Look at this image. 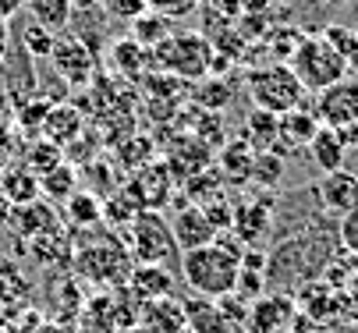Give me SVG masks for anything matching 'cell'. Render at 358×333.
I'll list each match as a JSON object with an SVG mask.
<instances>
[{"instance_id": "26", "label": "cell", "mask_w": 358, "mask_h": 333, "mask_svg": "<svg viewBox=\"0 0 358 333\" xmlns=\"http://www.w3.org/2000/svg\"><path fill=\"white\" fill-rule=\"evenodd\" d=\"M29 15L57 36V32H64L71 25L75 4H71V0H29Z\"/></svg>"}, {"instance_id": "14", "label": "cell", "mask_w": 358, "mask_h": 333, "mask_svg": "<svg viewBox=\"0 0 358 333\" xmlns=\"http://www.w3.org/2000/svg\"><path fill=\"white\" fill-rule=\"evenodd\" d=\"M124 192L138 202V209H160L171 199V167L164 163H145Z\"/></svg>"}, {"instance_id": "5", "label": "cell", "mask_w": 358, "mask_h": 333, "mask_svg": "<svg viewBox=\"0 0 358 333\" xmlns=\"http://www.w3.org/2000/svg\"><path fill=\"white\" fill-rule=\"evenodd\" d=\"M248 96H252V107L280 117L305 103V85L298 82V75L291 71L287 61H273V64L248 71Z\"/></svg>"}, {"instance_id": "7", "label": "cell", "mask_w": 358, "mask_h": 333, "mask_svg": "<svg viewBox=\"0 0 358 333\" xmlns=\"http://www.w3.org/2000/svg\"><path fill=\"white\" fill-rule=\"evenodd\" d=\"M313 110H316L323 128L341 131V128L355 124L358 121V78L348 75V78L327 85L323 92H316V107Z\"/></svg>"}, {"instance_id": "25", "label": "cell", "mask_w": 358, "mask_h": 333, "mask_svg": "<svg viewBox=\"0 0 358 333\" xmlns=\"http://www.w3.org/2000/svg\"><path fill=\"white\" fill-rule=\"evenodd\" d=\"M75 192H78V174H75L71 163H57V167H50L46 174H39V195L68 202Z\"/></svg>"}, {"instance_id": "23", "label": "cell", "mask_w": 358, "mask_h": 333, "mask_svg": "<svg viewBox=\"0 0 358 333\" xmlns=\"http://www.w3.org/2000/svg\"><path fill=\"white\" fill-rule=\"evenodd\" d=\"M0 192L8 195V202L15 206H29L39 199V177L29 167H8L0 174Z\"/></svg>"}, {"instance_id": "38", "label": "cell", "mask_w": 358, "mask_h": 333, "mask_svg": "<svg viewBox=\"0 0 358 333\" xmlns=\"http://www.w3.org/2000/svg\"><path fill=\"white\" fill-rule=\"evenodd\" d=\"M149 11H157V15H164V18L174 22V18L195 11V0H149Z\"/></svg>"}, {"instance_id": "21", "label": "cell", "mask_w": 358, "mask_h": 333, "mask_svg": "<svg viewBox=\"0 0 358 333\" xmlns=\"http://www.w3.org/2000/svg\"><path fill=\"white\" fill-rule=\"evenodd\" d=\"M305 149H309V160H313V167H316L320 174H334V170H341L344 160H348V146H344L341 131L323 128V124H320V131L313 135V142H309Z\"/></svg>"}, {"instance_id": "8", "label": "cell", "mask_w": 358, "mask_h": 333, "mask_svg": "<svg viewBox=\"0 0 358 333\" xmlns=\"http://www.w3.org/2000/svg\"><path fill=\"white\" fill-rule=\"evenodd\" d=\"M273 206L277 199L270 192H259L255 199H241L234 202V220H231V234L238 237V242L245 249H252L255 242H263L270 223H273Z\"/></svg>"}, {"instance_id": "27", "label": "cell", "mask_w": 358, "mask_h": 333, "mask_svg": "<svg viewBox=\"0 0 358 333\" xmlns=\"http://www.w3.org/2000/svg\"><path fill=\"white\" fill-rule=\"evenodd\" d=\"M18 43H22V54L25 57H50V54H54V46H57V36L29 15L18 25Z\"/></svg>"}, {"instance_id": "15", "label": "cell", "mask_w": 358, "mask_h": 333, "mask_svg": "<svg viewBox=\"0 0 358 333\" xmlns=\"http://www.w3.org/2000/svg\"><path fill=\"white\" fill-rule=\"evenodd\" d=\"M185 319H188L192 333H248L245 326L227 319V312L220 309L217 298H202V295L185 302Z\"/></svg>"}, {"instance_id": "32", "label": "cell", "mask_w": 358, "mask_h": 333, "mask_svg": "<svg viewBox=\"0 0 358 333\" xmlns=\"http://www.w3.org/2000/svg\"><path fill=\"white\" fill-rule=\"evenodd\" d=\"M252 181L263 188V192H273V188L284 181V156L273 153V149H263L255 153V163H252Z\"/></svg>"}, {"instance_id": "2", "label": "cell", "mask_w": 358, "mask_h": 333, "mask_svg": "<svg viewBox=\"0 0 358 333\" xmlns=\"http://www.w3.org/2000/svg\"><path fill=\"white\" fill-rule=\"evenodd\" d=\"M287 64L298 75V82L305 85V92H323L327 85L348 78V64H344L341 50L323 32H305Z\"/></svg>"}, {"instance_id": "9", "label": "cell", "mask_w": 358, "mask_h": 333, "mask_svg": "<svg viewBox=\"0 0 358 333\" xmlns=\"http://www.w3.org/2000/svg\"><path fill=\"white\" fill-rule=\"evenodd\" d=\"M54 71L68 82V85H89L92 82V71H96V54L92 46L82 39V36H68V39H57L54 54Z\"/></svg>"}, {"instance_id": "30", "label": "cell", "mask_w": 358, "mask_h": 333, "mask_svg": "<svg viewBox=\"0 0 358 333\" xmlns=\"http://www.w3.org/2000/svg\"><path fill=\"white\" fill-rule=\"evenodd\" d=\"M174 29H171V18H164V15H157V11H145V15H138L135 22H131V39H138L145 50H157V46L171 36Z\"/></svg>"}, {"instance_id": "29", "label": "cell", "mask_w": 358, "mask_h": 333, "mask_svg": "<svg viewBox=\"0 0 358 333\" xmlns=\"http://www.w3.org/2000/svg\"><path fill=\"white\" fill-rule=\"evenodd\" d=\"M43 131H46V138L54 142V146H57V142H61V146H68V142L78 138V131H82V117L71 107H50Z\"/></svg>"}, {"instance_id": "20", "label": "cell", "mask_w": 358, "mask_h": 333, "mask_svg": "<svg viewBox=\"0 0 358 333\" xmlns=\"http://www.w3.org/2000/svg\"><path fill=\"white\" fill-rule=\"evenodd\" d=\"M252 163H255V149L248 146L245 138H234L220 149L217 156V174L224 177V184H234V188H245L252 181Z\"/></svg>"}, {"instance_id": "37", "label": "cell", "mask_w": 358, "mask_h": 333, "mask_svg": "<svg viewBox=\"0 0 358 333\" xmlns=\"http://www.w3.org/2000/svg\"><path fill=\"white\" fill-rule=\"evenodd\" d=\"M301 36H305V32H298V29H277V32L270 36V50H273L277 57H287V61H291V54H294V46L301 43Z\"/></svg>"}, {"instance_id": "10", "label": "cell", "mask_w": 358, "mask_h": 333, "mask_svg": "<svg viewBox=\"0 0 358 333\" xmlns=\"http://www.w3.org/2000/svg\"><path fill=\"white\" fill-rule=\"evenodd\" d=\"M32 302V283L29 276L22 273V266L8 256H0V316H4L8 323H15Z\"/></svg>"}, {"instance_id": "1", "label": "cell", "mask_w": 358, "mask_h": 333, "mask_svg": "<svg viewBox=\"0 0 358 333\" xmlns=\"http://www.w3.org/2000/svg\"><path fill=\"white\" fill-rule=\"evenodd\" d=\"M241 252H245V245L234 234L231 237L217 234V242L181 252V280L192 288V295L227 298V295H234V283H238Z\"/></svg>"}, {"instance_id": "4", "label": "cell", "mask_w": 358, "mask_h": 333, "mask_svg": "<svg viewBox=\"0 0 358 333\" xmlns=\"http://www.w3.org/2000/svg\"><path fill=\"white\" fill-rule=\"evenodd\" d=\"M75 273L85 283H114V288H124L128 273L135 266L131 252L117 242V237H92L85 245H75Z\"/></svg>"}, {"instance_id": "35", "label": "cell", "mask_w": 358, "mask_h": 333, "mask_svg": "<svg viewBox=\"0 0 358 333\" xmlns=\"http://www.w3.org/2000/svg\"><path fill=\"white\" fill-rule=\"evenodd\" d=\"M103 8L110 18H121V22H135L138 15L149 11V0H103Z\"/></svg>"}, {"instance_id": "12", "label": "cell", "mask_w": 358, "mask_h": 333, "mask_svg": "<svg viewBox=\"0 0 358 333\" xmlns=\"http://www.w3.org/2000/svg\"><path fill=\"white\" fill-rule=\"evenodd\" d=\"M294 319V302L284 295H263L248 305L245 330L248 333H284Z\"/></svg>"}, {"instance_id": "33", "label": "cell", "mask_w": 358, "mask_h": 333, "mask_svg": "<svg viewBox=\"0 0 358 333\" xmlns=\"http://www.w3.org/2000/svg\"><path fill=\"white\" fill-rule=\"evenodd\" d=\"M323 36L341 50V57L348 64V75L358 78V32L355 29H344V25H330V29H323Z\"/></svg>"}, {"instance_id": "39", "label": "cell", "mask_w": 358, "mask_h": 333, "mask_svg": "<svg viewBox=\"0 0 358 333\" xmlns=\"http://www.w3.org/2000/svg\"><path fill=\"white\" fill-rule=\"evenodd\" d=\"M25 4H29V0H0V22H11Z\"/></svg>"}, {"instance_id": "16", "label": "cell", "mask_w": 358, "mask_h": 333, "mask_svg": "<svg viewBox=\"0 0 358 333\" xmlns=\"http://www.w3.org/2000/svg\"><path fill=\"white\" fill-rule=\"evenodd\" d=\"M320 131V117H316V110H309V107H294V110H287V114H280V138H277V149L273 153H294V149H305L313 142V135Z\"/></svg>"}, {"instance_id": "22", "label": "cell", "mask_w": 358, "mask_h": 333, "mask_svg": "<svg viewBox=\"0 0 358 333\" xmlns=\"http://www.w3.org/2000/svg\"><path fill=\"white\" fill-rule=\"evenodd\" d=\"M241 138L248 142V146L255 153H263V149H277V138H280V117L270 114V110H259V107H252L248 117H245V131Z\"/></svg>"}, {"instance_id": "42", "label": "cell", "mask_w": 358, "mask_h": 333, "mask_svg": "<svg viewBox=\"0 0 358 333\" xmlns=\"http://www.w3.org/2000/svg\"><path fill=\"white\" fill-rule=\"evenodd\" d=\"M71 4H75V8H85V11H92V8H99V4H103V0H71Z\"/></svg>"}, {"instance_id": "24", "label": "cell", "mask_w": 358, "mask_h": 333, "mask_svg": "<svg viewBox=\"0 0 358 333\" xmlns=\"http://www.w3.org/2000/svg\"><path fill=\"white\" fill-rule=\"evenodd\" d=\"M64 216H68V223L71 227H99V223H103V199H99L96 192H89V188H85V192H75L68 202H64Z\"/></svg>"}, {"instance_id": "46", "label": "cell", "mask_w": 358, "mask_h": 333, "mask_svg": "<svg viewBox=\"0 0 358 333\" xmlns=\"http://www.w3.org/2000/svg\"><path fill=\"white\" fill-rule=\"evenodd\" d=\"M181 333H192V330H188V326H185V330H181Z\"/></svg>"}, {"instance_id": "28", "label": "cell", "mask_w": 358, "mask_h": 333, "mask_svg": "<svg viewBox=\"0 0 358 333\" xmlns=\"http://www.w3.org/2000/svg\"><path fill=\"white\" fill-rule=\"evenodd\" d=\"M78 326H82V333H117L114 298H92V302H85L82 312H78Z\"/></svg>"}, {"instance_id": "18", "label": "cell", "mask_w": 358, "mask_h": 333, "mask_svg": "<svg viewBox=\"0 0 358 333\" xmlns=\"http://www.w3.org/2000/svg\"><path fill=\"white\" fill-rule=\"evenodd\" d=\"M185 326H188L185 302H178L174 295L160 298V302H145L142 312H138V330L142 333H181Z\"/></svg>"}, {"instance_id": "3", "label": "cell", "mask_w": 358, "mask_h": 333, "mask_svg": "<svg viewBox=\"0 0 358 333\" xmlns=\"http://www.w3.org/2000/svg\"><path fill=\"white\" fill-rule=\"evenodd\" d=\"M152 64H157V71H167L174 78L199 82L213 68V43L210 36H199V32H171L152 50Z\"/></svg>"}, {"instance_id": "45", "label": "cell", "mask_w": 358, "mask_h": 333, "mask_svg": "<svg viewBox=\"0 0 358 333\" xmlns=\"http://www.w3.org/2000/svg\"><path fill=\"white\" fill-rule=\"evenodd\" d=\"M0 333H11V326H8V323H0Z\"/></svg>"}, {"instance_id": "43", "label": "cell", "mask_w": 358, "mask_h": 333, "mask_svg": "<svg viewBox=\"0 0 358 333\" xmlns=\"http://www.w3.org/2000/svg\"><path fill=\"white\" fill-rule=\"evenodd\" d=\"M320 4H327V8H334V4H344V0H320Z\"/></svg>"}, {"instance_id": "41", "label": "cell", "mask_w": 358, "mask_h": 333, "mask_svg": "<svg viewBox=\"0 0 358 333\" xmlns=\"http://www.w3.org/2000/svg\"><path fill=\"white\" fill-rule=\"evenodd\" d=\"M4 50H8V29L0 22V64H4Z\"/></svg>"}, {"instance_id": "13", "label": "cell", "mask_w": 358, "mask_h": 333, "mask_svg": "<svg viewBox=\"0 0 358 333\" xmlns=\"http://www.w3.org/2000/svg\"><path fill=\"white\" fill-rule=\"evenodd\" d=\"M171 230H174L178 252H188V249H199V245H210V242H217V234H220L202 206H181V209L174 213V220H171Z\"/></svg>"}, {"instance_id": "19", "label": "cell", "mask_w": 358, "mask_h": 333, "mask_svg": "<svg viewBox=\"0 0 358 333\" xmlns=\"http://www.w3.org/2000/svg\"><path fill=\"white\" fill-rule=\"evenodd\" d=\"M107 54H110L107 61H110L114 75H121V78H145V68H157L152 64V50H145V46L131 36L114 39L107 46Z\"/></svg>"}, {"instance_id": "11", "label": "cell", "mask_w": 358, "mask_h": 333, "mask_svg": "<svg viewBox=\"0 0 358 333\" xmlns=\"http://www.w3.org/2000/svg\"><path fill=\"white\" fill-rule=\"evenodd\" d=\"M316 195H320V206L341 220L344 213L358 209V174H351L344 167L334 174H323L316 184Z\"/></svg>"}, {"instance_id": "34", "label": "cell", "mask_w": 358, "mask_h": 333, "mask_svg": "<svg viewBox=\"0 0 358 333\" xmlns=\"http://www.w3.org/2000/svg\"><path fill=\"white\" fill-rule=\"evenodd\" d=\"M135 213H138V202L124 192H114V199H107L103 202V220H114L110 227H128L131 220H135Z\"/></svg>"}, {"instance_id": "36", "label": "cell", "mask_w": 358, "mask_h": 333, "mask_svg": "<svg viewBox=\"0 0 358 333\" xmlns=\"http://www.w3.org/2000/svg\"><path fill=\"white\" fill-rule=\"evenodd\" d=\"M337 242L344 245V252L358 256V209H351V213L341 216V223H337Z\"/></svg>"}, {"instance_id": "40", "label": "cell", "mask_w": 358, "mask_h": 333, "mask_svg": "<svg viewBox=\"0 0 358 333\" xmlns=\"http://www.w3.org/2000/svg\"><path fill=\"white\" fill-rule=\"evenodd\" d=\"M341 138H344V146L351 149V146H358V121L355 124H348V128H341Z\"/></svg>"}, {"instance_id": "31", "label": "cell", "mask_w": 358, "mask_h": 333, "mask_svg": "<svg viewBox=\"0 0 358 333\" xmlns=\"http://www.w3.org/2000/svg\"><path fill=\"white\" fill-rule=\"evenodd\" d=\"M234 96V89L227 85V78H217V75H206V78H199V89H195V100L202 110H213L220 114Z\"/></svg>"}, {"instance_id": "6", "label": "cell", "mask_w": 358, "mask_h": 333, "mask_svg": "<svg viewBox=\"0 0 358 333\" xmlns=\"http://www.w3.org/2000/svg\"><path fill=\"white\" fill-rule=\"evenodd\" d=\"M128 252L135 262H152V266H167L178 252L171 220L160 209H138L135 220L128 223Z\"/></svg>"}, {"instance_id": "44", "label": "cell", "mask_w": 358, "mask_h": 333, "mask_svg": "<svg viewBox=\"0 0 358 333\" xmlns=\"http://www.w3.org/2000/svg\"><path fill=\"white\" fill-rule=\"evenodd\" d=\"M117 333H142L138 326H128V330H117Z\"/></svg>"}, {"instance_id": "17", "label": "cell", "mask_w": 358, "mask_h": 333, "mask_svg": "<svg viewBox=\"0 0 358 333\" xmlns=\"http://www.w3.org/2000/svg\"><path fill=\"white\" fill-rule=\"evenodd\" d=\"M124 288L145 305V302H160V298H171L174 295V280L164 266H152V262H135L131 273H128V283Z\"/></svg>"}]
</instances>
